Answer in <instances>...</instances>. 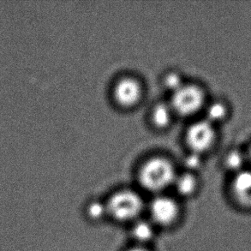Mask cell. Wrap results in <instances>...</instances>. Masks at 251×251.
I'll return each mask as SVG.
<instances>
[{"mask_svg":"<svg viewBox=\"0 0 251 251\" xmlns=\"http://www.w3.org/2000/svg\"><path fill=\"white\" fill-rule=\"evenodd\" d=\"M175 170L169 160L153 158L144 164L140 172L142 186L150 192H160L172 185L176 178Z\"/></svg>","mask_w":251,"mask_h":251,"instance_id":"6da1fadb","label":"cell"},{"mask_svg":"<svg viewBox=\"0 0 251 251\" xmlns=\"http://www.w3.org/2000/svg\"><path fill=\"white\" fill-rule=\"evenodd\" d=\"M107 214L120 222L136 221L144 208L142 197L132 190L114 194L106 204Z\"/></svg>","mask_w":251,"mask_h":251,"instance_id":"7a4b0ae2","label":"cell"},{"mask_svg":"<svg viewBox=\"0 0 251 251\" xmlns=\"http://www.w3.org/2000/svg\"><path fill=\"white\" fill-rule=\"evenodd\" d=\"M204 92L195 85H183L176 91L172 100V109L181 115H190L197 112L203 105Z\"/></svg>","mask_w":251,"mask_h":251,"instance_id":"3957f363","label":"cell"},{"mask_svg":"<svg viewBox=\"0 0 251 251\" xmlns=\"http://www.w3.org/2000/svg\"><path fill=\"white\" fill-rule=\"evenodd\" d=\"M216 140L215 126L207 119L194 123L187 131V143L195 153H201L211 150Z\"/></svg>","mask_w":251,"mask_h":251,"instance_id":"277c9868","label":"cell"},{"mask_svg":"<svg viewBox=\"0 0 251 251\" xmlns=\"http://www.w3.org/2000/svg\"><path fill=\"white\" fill-rule=\"evenodd\" d=\"M150 214L151 222L154 226H168L176 221L179 214V207L173 198L160 196L151 201Z\"/></svg>","mask_w":251,"mask_h":251,"instance_id":"5b68a950","label":"cell"},{"mask_svg":"<svg viewBox=\"0 0 251 251\" xmlns=\"http://www.w3.org/2000/svg\"><path fill=\"white\" fill-rule=\"evenodd\" d=\"M230 193L238 207L251 210V168L247 167L232 174Z\"/></svg>","mask_w":251,"mask_h":251,"instance_id":"8992f818","label":"cell"},{"mask_svg":"<svg viewBox=\"0 0 251 251\" xmlns=\"http://www.w3.org/2000/svg\"><path fill=\"white\" fill-rule=\"evenodd\" d=\"M142 88L139 82L132 78L120 80L114 88V96L120 105L131 106L139 100Z\"/></svg>","mask_w":251,"mask_h":251,"instance_id":"52a82bcc","label":"cell"},{"mask_svg":"<svg viewBox=\"0 0 251 251\" xmlns=\"http://www.w3.org/2000/svg\"><path fill=\"white\" fill-rule=\"evenodd\" d=\"M231 113V107L226 102L216 100L212 102L207 109V120L214 124L224 122L229 118Z\"/></svg>","mask_w":251,"mask_h":251,"instance_id":"ba28073f","label":"cell"},{"mask_svg":"<svg viewBox=\"0 0 251 251\" xmlns=\"http://www.w3.org/2000/svg\"><path fill=\"white\" fill-rule=\"evenodd\" d=\"M133 238L139 243H148L151 241L153 238L155 233V226L150 221L139 220L136 221L135 225L133 226L132 231Z\"/></svg>","mask_w":251,"mask_h":251,"instance_id":"9c48e42d","label":"cell"},{"mask_svg":"<svg viewBox=\"0 0 251 251\" xmlns=\"http://www.w3.org/2000/svg\"><path fill=\"white\" fill-rule=\"evenodd\" d=\"M248 160L247 152L245 150H231L225 158V166L234 174L249 167Z\"/></svg>","mask_w":251,"mask_h":251,"instance_id":"30bf717a","label":"cell"},{"mask_svg":"<svg viewBox=\"0 0 251 251\" xmlns=\"http://www.w3.org/2000/svg\"><path fill=\"white\" fill-rule=\"evenodd\" d=\"M173 185L176 188L177 193L182 197H190L197 190V180L190 173L176 176Z\"/></svg>","mask_w":251,"mask_h":251,"instance_id":"8fae6325","label":"cell"},{"mask_svg":"<svg viewBox=\"0 0 251 251\" xmlns=\"http://www.w3.org/2000/svg\"><path fill=\"white\" fill-rule=\"evenodd\" d=\"M172 107L164 103L158 104L153 109L152 114L154 125L160 128L167 126L172 118Z\"/></svg>","mask_w":251,"mask_h":251,"instance_id":"7c38bea8","label":"cell"},{"mask_svg":"<svg viewBox=\"0 0 251 251\" xmlns=\"http://www.w3.org/2000/svg\"><path fill=\"white\" fill-rule=\"evenodd\" d=\"M87 214L93 221H99L107 214L106 204H103L100 201H93L88 204L87 207Z\"/></svg>","mask_w":251,"mask_h":251,"instance_id":"4fadbf2b","label":"cell"},{"mask_svg":"<svg viewBox=\"0 0 251 251\" xmlns=\"http://www.w3.org/2000/svg\"><path fill=\"white\" fill-rule=\"evenodd\" d=\"M164 82L167 88L173 89L174 91H176V89H178L181 86H183L180 75L174 72L167 74Z\"/></svg>","mask_w":251,"mask_h":251,"instance_id":"5bb4252c","label":"cell"},{"mask_svg":"<svg viewBox=\"0 0 251 251\" xmlns=\"http://www.w3.org/2000/svg\"><path fill=\"white\" fill-rule=\"evenodd\" d=\"M184 164L188 168L190 169H197L200 167L201 164V160L200 158V153H195L190 154L185 158Z\"/></svg>","mask_w":251,"mask_h":251,"instance_id":"9a60e30c","label":"cell"},{"mask_svg":"<svg viewBox=\"0 0 251 251\" xmlns=\"http://www.w3.org/2000/svg\"><path fill=\"white\" fill-rule=\"evenodd\" d=\"M128 251H150L149 250H147L146 248H144L143 246H136V247H134V248L130 249Z\"/></svg>","mask_w":251,"mask_h":251,"instance_id":"2e32d148","label":"cell"}]
</instances>
